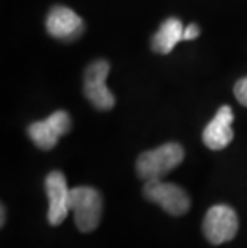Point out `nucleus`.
Listing matches in <instances>:
<instances>
[{"instance_id":"f257e3e1","label":"nucleus","mask_w":247,"mask_h":248,"mask_svg":"<svg viewBox=\"0 0 247 248\" xmlns=\"http://www.w3.org/2000/svg\"><path fill=\"white\" fill-rule=\"evenodd\" d=\"M185 159V151L178 142H167L143 152L136 160V173L145 181L161 179L177 168Z\"/></svg>"},{"instance_id":"f03ea898","label":"nucleus","mask_w":247,"mask_h":248,"mask_svg":"<svg viewBox=\"0 0 247 248\" xmlns=\"http://www.w3.org/2000/svg\"><path fill=\"white\" fill-rule=\"evenodd\" d=\"M69 208L81 232H92L98 228L103 213V199L97 189L79 186L71 189Z\"/></svg>"},{"instance_id":"7ed1b4c3","label":"nucleus","mask_w":247,"mask_h":248,"mask_svg":"<svg viewBox=\"0 0 247 248\" xmlns=\"http://www.w3.org/2000/svg\"><path fill=\"white\" fill-rule=\"evenodd\" d=\"M145 197L149 202L159 205V207L172 216L185 215L191 207L190 195L185 189H181L177 184L164 183L162 179H151L145 183L143 187Z\"/></svg>"},{"instance_id":"20e7f679","label":"nucleus","mask_w":247,"mask_h":248,"mask_svg":"<svg viewBox=\"0 0 247 248\" xmlns=\"http://www.w3.org/2000/svg\"><path fill=\"white\" fill-rule=\"evenodd\" d=\"M239 229L238 215L228 205H214L204 216L202 231L212 245H222L234 239Z\"/></svg>"},{"instance_id":"39448f33","label":"nucleus","mask_w":247,"mask_h":248,"mask_svg":"<svg viewBox=\"0 0 247 248\" xmlns=\"http://www.w3.org/2000/svg\"><path fill=\"white\" fill-rule=\"evenodd\" d=\"M109 69H111V66H109L108 61L104 60L93 61L87 67L85 77H83V93H85V96L93 106L101 110L113 109L115 104L114 94L106 87Z\"/></svg>"},{"instance_id":"423d86ee","label":"nucleus","mask_w":247,"mask_h":248,"mask_svg":"<svg viewBox=\"0 0 247 248\" xmlns=\"http://www.w3.org/2000/svg\"><path fill=\"white\" fill-rule=\"evenodd\" d=\"M71 130V117L65 110H56L45 120L29 125V138L39 149L50 151L56 146L58 140Z\"/></svg>"},{"instance_id":"0eeeda50","label":"nucleus","mask_w":247,"mask_h":248,"mask_svg":"<svg viewBox=\"0 0 247 248\" xmlns=\"http://www.w3.org/2000/svg\"><path fill=\"white\" fill-rule=\"evenodd\" d=\"M45 191L49 195V223L51 226H60L67 218L69 208L71 189L67 187L66 178L61 171H51L45 178Z\"/></svg>"},{"instance_id":"6e6552de","label":"nucleus","mask_w":247,"mask_h":248,"mask_svg":"<svg viewBox=\"0 0 247 248\" xmlns=\"http://www.w3.org/2000/svg\"><path fill=\"white\" fill-rule=\"evenodd\" d=\"M233 120L234 114L230 106H222L215 117L207 124L202 131V141L209 149L222 151L233 141Z\"/></svg>"},{"instance_id":"1a4fd4ad","label":"nucleus","mask_w":247,"mask_h":248,"mask_svg":"<svg viewBox=\"0 0 247 248\" xmlns=\"http://www.w3.org/2000/svg\"><path fill=\"white\" fill-rule=\"evenodd\" d=\"M47 31L55 39L74 40L83 32V21L74 10L58 5L47 16Z\"/></svg>"},{"instance_id":"9d476101","label":"nucleus","mask_w":247,"mask_h":248,"mask_svg":"<svg viewBox=\"0 0 247 248\" xmlns=\"http://www.w3.org/2000/svg\"><path fill=\"white\" fill-rule=\"evenodd\" d=\"M185 26L178 18H169L159 26L157 32L152 35L151 46L156 53L167 55L175 48L178 42L183 40Z\"/></svg>"},{"instance_id":"9b49d317","label":"nucleus","mask_w":247,"mask_h":248,"mask_svg":"<svg viewBox=\"0 0 247 248\" xmlns=\"http://www.w3.org/2000/svg\"><path fill=\"white\" fill-rule=\"evenodd\" d=\"M234 96L241 104H243V106H247V77L239 78V80L236 82Z\"/></svg>"},{"instance_id":"f8f14e48","label":"nucleus","mask_w":247,"mask_h":248,"mask_svg":"<svg viewBox=\"0 0 247 248\" xmlns=\"http://www.w3.org/2000/svg\"><path fill=\"white\" fill-rule=\"evenodd\" d=\"M199 34H201V29H199L194 23H191V24H188L185 28V32H183V40H194L196 37H199Z\"/></svg>"},{"instance_id":"ddd939ff","label":"nucleus","mask_w":247,"mask_h":248,"mask_svg":"<svg viewBox=\"0 0 247 248\" xmlns=\"http://www.w3.org/2000/svg\"><path fill=\"white\" fill-rule=\"evenodd\" d=\"M0 224H5V207H3V205H2V221H0Z\"/></svg>"}]
</instances>
